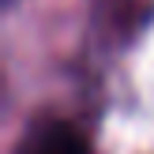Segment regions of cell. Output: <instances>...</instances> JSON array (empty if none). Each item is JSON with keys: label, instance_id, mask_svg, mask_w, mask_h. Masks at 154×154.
Returning <instances> with one entry per match:
<instances>
[{"label": "cell", "instance_id": "obj_1", "mask_svg": "<svg viewBox=\"0 0 154 154\" xmlns=\"http://www.w3.org/2000/svg\"><path fill=\"white\" fill-rule=\"evenodd\" d=\"M15 154H90V143L75 124L60 117H45L23 132V139L15 143Z\"/></svg>", "mask_w": 154, "mask_h": 154}]
</instances>
